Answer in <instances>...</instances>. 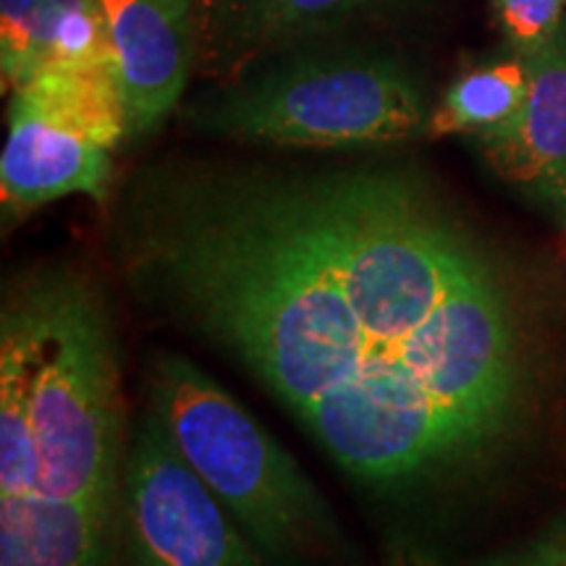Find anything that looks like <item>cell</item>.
I'll list each match as a JSON object with an SVG mask.
<instances>
[{"label": "cell", "mask_w": 566, "mask_h": 566, "mask_svg": "<svg viewBox=\"0 0 566 566\" xmlns=\"http://www.w3.org/2000/svg\"><path fill=\"white\" fill-rule=\"evenodd\" d=\"M113 239L134 300L244 367L388 506L412 512L520 415L509 281L409 166L160 168Z\"/></svg>", "instance_id": "obj_1"}, {"label": "cell", "mask_w": 566, "mask_h": 566, "mask_svg": "<svg viewBox=\"0 0 566 566\" xmlns=\"http://www.w3.org/2000/svg\"><path fill=\"white\" fill-rule=\"evenodd\" d=\"M126 422L103 289L74 268L0 302V566H118Z\"/></svg>", "instance_id": "obj_2"}, {"label": "cell", "mask_w": 566, "mask_h": 566, "mask_svg": "<svg viewBox=\"0 0 566 566\" xmlns=\"http://www.w3.org/2000/svg\"><path fill=\"white\" fill-rule=\"evenodd\" d=\"M150 407L268 566H352L328 501L289 451L202 367L174 352L147 365Z\"/></svg>", "instance_id": "obj_3"}, {"label": "cell", "mask_w": 566, "mask_h": 566, "mask_svg": "<svg viewBox=\"0 0 566 566\" xmlns=\"http://www.w3.org/2000/svg\"><path fill=\"white\" fill-rule=\"evenodd\" d=\"M205 126L273 145L365 147L412 139L428 122L405 69L346 55L268 71L212 103Z\"/></svg>", "instance_id": "obj_4"}, {"label": "cell", "mask_w": 566, "mask_h": 566, "mask_svg": "<svg viewBox=\"0 0 566 566\" xmlns=\"http://www.w3.org/2000/svg\"><path fill=\"white\" fill-rule=\"evenodd\" d=\"M124 537L134 566H268L153 407L126 451Z\"/></svg>", "instance_id": "obj_5"}, {"label": "cell", "mask_w": 566, "mask_h": 566, "mask_svg": "<svg viewBox=\"0 0 566 566\" xmlns=\"http://www.w3.org/2000/svg\"><path fill=\"white\" fill-rule=\"evenodd\" d=\"M197 0H101L132 137L150 134L179 103L192 66Z\"/></svg>", "instance_id": "obj_6"}, {"label": "cell", "mask_w": 566, "mask_h": 566, "mask_svg": "<svg viewBox=\"0 0 566 566\" xmlns=\"http://www.w3.org/2000/svg\"><path fill=\"white\" fill-rule=\"evenodd\" d=\"M527 97L512 122L480 137L493 171L566 216V38L522 55Z\"/></svg>", "instance_id": "obj_7"}, {"label": "cell", "mask_w": 566, "mask_h": 566, "mask_svg": "<svg viewBox=\"0 0 566 566\" xmlns=\"http://www.w3.org/2000/svg\"><path fill=\"white\" fill-rule=\"evenodd\" d=\"M108 184V147L61 118L11 101L9 139L0 155L6 216H24L69 195L103 200Z\"/></svg>", "instance_id": "obj_8"}, {"label": "cell", "mask_w": 566, "mask_h": 566, "mask_svg": "<svg viewBox=\"0 0 566 566\" xmlns=\"http://www.w3.org/2000/svg\"><path fill=\"white\" fill-rule=\"evenodd\" d=\"M527 63L504 61L493 66L472 69L451 84L433 116L428 118V134H478L483 137L512 122L527 97Z\"/></svg>", "instance_id": "obj_9"}, {"label": "cell", "mask_w": 566, "mask_h": 566, "mask_svg": "<svg viewBox=\"0 0 566 566\" xmlns=\"http://www.w3.org/2000/svg\"><path fill=\"white\" fill-rule=\"evenodd\" d=\"M367 0H233L218 11L226 42L233 51H263L268 45L325 30L365 6Z\"/></svg>", "instance_id": "obj_10"}, {"label": "cell", "mask_w": 566, "mask_h": 566, "mask_svg": "<svg viewBox=\"0 0 566 566\" xmlns=\"http://www.w3.org/2000/svg\"><path fill=\"white\" fill-rule=\"evenodd\" d=\"M80 0H0V74L17 92L53 59L55 38Z\"/></svg>", "instance_id": "obj_11"}, {"label": "cell", "mask_w": 566, "mask_h": 566, "mask_svg": "<svg viewBox=\"0 0 566 566\" xmlns=\"http://www.w3.org/2000/svg\"><path fill=\"white\" fill-rule=\"evenodd\" d=\"M506 38L522 55L537 51L562 27L566 0H493Z\"/></svg>", "instance_id": "obj_12"}, {"label": "cell", "mask_w": 566, "mask_h": 566, "mask_svg": "<svg viewBox=\"0 0 566 566\" xmlns=\"http://www.w3.org/2000/svg\"><path fill=\"white\" fill-rule=\"evenodd\" d=\"M485 566H566V535H551Z\"/></svg>", "instance_id": "obj_13"}, {"label": "cell", "mask_w": 566, "mask_h": 566, "mask_svg": "<svg viewBox=\"0 0 566 566\" xmlns=\"http://www.w3.org/2000/svg\"><path fill=\"white\" fill-rule=\"evenodd\" d=\"M197 3H200V0H197ZM205 3H208L210 6V9L212 11H223L226 9V6H231L233 3V0H205Z\"/></svg>", "instance_id": "obj_14"}]
</instances>
